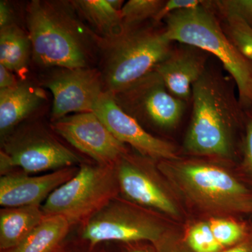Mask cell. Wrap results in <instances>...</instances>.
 I'll use <instances>...</instances> for the list:
<instances>
[{"label":"cell","instance_id":"obj_4","mask_svg":"<svg viewBox=\"0 0 252 252\" xmlns=\"http://www.w3.org/2000/svg\"><path fill=\"white\" fill-rule=\"evenodd\" d=\"M151 23L124 27L112 39H100L102 79L106 92L115 94L140 80L167 57L172 41L165 28Z\"/></svg>","mask_w":252,"mask_h":252},{"label":"cell","instance_id":"obj_26","mask_svg":"<svg viewBox=\"0 0 252 252\" xmlns=\"http://www.w3.org/2000/svg\"><path fill=\"white\" fill-rule=\"evenodd\" d=\"M239 170L246 182L252 186V114L245 116V130L243 143V157Z\"/></svg>","mask_w":252,"mask_h":252},{"label":"cell","instance_id":"obj_20","mask_svg":"<svg viewBox=\"0 0 252 252\" xmlns=\"http://www.w3.org/2000/svg\"><path fill=\"white\" fill-rule=\"evenodd\" d=\"M31 55L32 43L28 32L16 24L0 30V64L25 79Z\"/></svg>","mask_w":252,"mask_h":252},{"label":"cell","instance_id":"obj_11","mask_svg":"<svg viewBox=\"0 0 252 252\" xmlns=\"http://www.w3.org/2000/svg\"><path fill=\"white\" fill-rule=\"evenodd\" d=\"M56 69L42 81V86L54 97L52 122L70 114L94 112L105 92L100 70L92 67Z\"/></svg>","mask_w":252,"mask_h":252},{"label":"cell","instance_id":"obj_23","mask_svg":"<svg viewBox=\"0 0 252 252\" xmlns=\"http://www.w3.org/2000/svg\"><path fill=\"white\" fill-rule=\"evenodd\" d=\"M182 232L186 243L193 252H220L224 250L212 233L208 219L187 223Z\"/></svg>","mask_w":252,"mask_h":252},{"label":"cell","instance_id":"obj_32","mask_svg":"<svg viewBox=\"0 0 252 252\" xmlns=\"http://www.w3.org/2000/svg\"><path fill=\"white\" fill-rule=\"evenodd\" d=\"M220 252H252V234L242 243L224 249Z\"/></svg>","mask_w":252,"mask_h":252},{"label":"cell","instance_id":"obj_5","mask_svg":"<svg viewBox=\"0 0 252 252\" xmlns=\"http://www.w3.org/2000/svg\"><path fill=\"white\" fill-rule=\"evenodd\" d=\"M165 34L170 41L193 46L214 55L230 73L238 86L240 104L245 107L252 63L235 48L226 36L210 1L181 9L165 19Z\"/></svg>","mask_w":252,"mask_h":252},{"label":"cell","instance_id":"obj_10","mask_svg":"<svg viewBox=\"0 0 252 252\" xmlns=\"http://www.w3.org/2000/svg\"><path fill=\"white\" fill-rule=\"evenodd\" d=\"M112 95L121 109L143 127L145 124L161 131L178 126L187 104L170 94L155 70Z\"/></svg>","mask_w":252,"mask_h":252},{"label":"cell","instance_id":"obj_2","mask_svg":"<svg viewBox=\"0 0 252 252\" xmlns=\"http://www.w3.org/2000/svg\"><path fill=\"white\" fill-rule=\"evenodd\" d=\"M32 55L43 67H91L100 38L82 21L72 1L32 0L26 9Z\"/></svg>","mask_w":252,"mask_h":252},{"label":"cell","instance_id":"obj_18","mask_svg":"<svg viewBox=\"0 0 252 252\" xmlns=\"http://www.w3.org/2000/svg\"><path fill=\"white\" fill-rule=\"evenodd\" d=\"M87 26L101 39H109L124 29L122 10L115 9L109 0L71 1Z\"/></svg>","mask_w":252,"mask_h":252},{"label":"cell","instance_id":"obj_31","mask_svg":"<svg viewBox=\"0 0 252 252\" xmlns=\"http://www.w3.org/2000/svg\"><path fill=\"white\" fill-rule=\"evenodd\" d=\"M123 245L124 252H157L153 244L148 242H139Z\"/></svg>","mask_w":252,"mask_h":252},{"label":"cell","instance_id":"obj_19","mask_svg":"<svg viewBox=\"0 0 252 252\" xmlns=\"http://www.w3.org/2000/svg\"><path fill=\"white\" fill-rule=\"evenodd\" d=\"M71 227L64 217L46 216L17 246L1 252H56Z\"/></svg>","mask_w":252,"mask_h":252},{"label":"cell","instance_id":"obj_3","mask_svg":"<svg viewBox=\"0 0 252 252\" xmlns=\"http://www.w3.org/2000/svg\"><path fill=\"white\" fill-rule=\"evenodd\" d=\"M191 119L184 150L192 157L229 162L235 156V131L241 104L228 81L207 68L192 89Z\"/></svg>","mask_w":252,"mask_h":252},{"label":"cell","instance_id":"obj_7","mask_svg":"<svg viewBox=\"0 0 252 252\" xmlns=\"http://www.w3.org/2000/svg\"><path fill=\"white\" fill-rule=\"evenodd\" d=\"M115 169L122 198L172 223L187 220V209L157 161L128 151L116 163Z\"/></svg>","mask_w":252,"mask_h":252},{"label":"cell","instance_id":"obj_17","mask_svg":"<svg viewBox=\"0 0 252 252\" xmlns=\"http://www.w3.org/2000/svg\"><path fill=\"white\" fill-rule=\"evenodd\" d=\"M41 206L3 207L0 210V250L17 246L45 217Z\"/></svg>","mask_w":252,"mask_h":252},{"label":"cell","instance_id":"obj_21","mask_svg":"<svg viewBox=\"0 0 252 252\" xmlns=\"http://www.w3.org/2000/svg\"><path fill=\"white\" fill-rule=\"evenodd\" d=\"M211 6L228 39L244 57L252 63V25L240 15L219 7L214 1H211Z\"/></svg>","mask_w":252,"mask_h":252},{"label":"cell","instance_id":"obj_25","mask_svg":"<svg viewBox=\"0 0 252 252\" xmlns=\"http://www.w3.org/2000/svg\"><path fill=\"white\" fill-rule=\"evenodd\" d=\"M153 245L157 252H193L186 243L183 232L175 225L170 227Z\"/></svg>","mask_w":252,"mask_h":252},{"label":"cell","instance_id":"obj_6","mask_svg":"<svg viewBox=\"0 0 252 252\" xmlns=\"http://www.w3.org/2000/svg\"><path fill=\"white\" fill-rule=\"evenodd\" d=\"M114 166L81 163L76 175L54 190L41 205L45 216H61L82 225L111 200L119 196Z\"/></svg>","mask_w":252,"mask_h":252},{"label":"cell","instance_id":"obj_15","mask_svg":"<svg viewBox=\"0 0 252 252\" xmlns=\"http://www.w3.org/2000/svg\"><path fill=\"white\" fill-rule=\"evenodd\" d=\"M183 45L172 49L154 70L172 95L187 102L191 99L193 86L207 69L210 54L193 46Z\"/></svg>","mask_w":252,"mask_h":252},{"label":"cell","instance_id":"obj_33","mask_svg":"<svg viewBox=\"0 0 252 252\" xmlns=\"http://www.w3.org/2000/svg\"><path fill=\"white\" fill-rule=\"evenodd\" d=\"M250 105H252V77L249 84L248 95H247L246 104L245 107Z\"/></svg>","mask_w":252,"mask_h":252},{"label":"cell","instance_id":"obj_1","mask_svg":"<svg viewBox=\"0 0 252 252\" xmlns=\"http://www.w3.org/2000/svg\"><path fill=\"white\" fill-rule=\"evenodd\" d=\"M157 165L187 210L203 219L252 215V189L228 162L179 157Z\"/></svg>","mask_w":252,"mask_h":252},{"label":"cell","instance_id":"obj_29","mask_svg":"<svg viewBox=\"0 0 252 252\" xmlns=\"http://www.w3.org/2000/svg\"><path fill=\"white\" fill-rule=\"evenodd\" d=\"M14 12L8 1H0V30L14 26Z\"/></svg>","mask_w":252,"mask_h":252},{"label":"cell","instance_id":"obj_35","mask_svg":"<svg viewBox=\"0 0 252 252\" xmlns=\"http://www.w3.org/2000/svg\"></svg>","mask_w":252,"mask_h":252},{"label":"cell","instance_id":"obj_27","mask_svg":"<svg viewBox=\"0 0 252 252\" xmlns=\"http://www.w3.org/2000/svg\"><path fill=\"white\" fill-rule=\"evenodd\" d=\"M204 2L205 1L201 0H167L165 1L158 14L152 22L158 26L172 13L181 9L197 7L203 4Z\"/></svg>","mask_w":252,"mask_h":252},{"label":"cell","instance_id":"obj_24","mask_svg":"<svg viewBox=\"0 0 252 252\" xmlns=\"http://www.w3.org/2000/svg\"><path fill=\"white\" fill-rule=\"evenodd\" d=\"M165 1L162 0H130L123 6L122 17L124 27H135L153 21Z\"/></svg>","mask_w":252,"mask_h":252},{"label":"cell","instance_id":"obj_13","mask_svg":"<svg viewBox=\"0 0 252 252\" xmlns=\"http://www.w3.org/2000/svg\"><path fill=\"white\" fill-rule=\"evenodd\" d=\"M94 112L116 138L126 145L130 146L137 154L157 162L180 157L175 144L150 133L140 123L122 110L109 92L105 91L101 96Z\"/></svg>","mask_w":252,"mask_h":252},{"label":"cell","instance_id":"obj_22","mask_svg":"<svg viewBox=\"0 0 252 252\" xmlns=\"http://www.w3.org/2000/svg\"><path fill=\"white\" fill-rule=\"evenodd\" d=\"M208 220L212 233L223 249L238 245L252 234V228L236 217H214Z\"/></svg>","mask_w":252,"mask_h":252},{"label":"cell","instance_id":"obj_9","mask_svg":"<svg viewBox=\"0 0 252 252\" xmlns=\"http://www.w3.org/2000/svg\"><path fill=\"white\" fill-rule=\"evenodd\" d=\"M3 138L0 152L1 175L15 167L21 168L24 174H31L53 172L82 163L79 156L37 124L23 126Z\"/></svg>","mask_w":252,"mask_h":252},{"label":"cell","instance_id":"obj_14","mask_svg":"<svg viewBox=\"0 0 252 252\" xmlns=\"http://www.w3.org/2000/svg\"><path fill=\"white\" fill-rule=\"evenodd\" d=\"M79 167H69L39 176L6 174L0 178L3 207L41 206L56 189L72 178Z\"/></svg>","mask_w":252,"mask_h":252},{"label":"cell","instance_id":"obj_28","mask_svg":"<svg viewBox=\"0 0 252 252\" xmlns=\"http://www.w3.org/2000/svg\"><path fill=\"white\" fill-rule=\"evenodd\" d=\"M215 3L219 7L240 15L252 25V0H225Z\"/></svg>","mask_w":252,"mask_h":252},{"label":"cell","instance_id":"obj_12","mask_svg":"<svg viewBox=\"0 0 252 252\" xmlns=\"http://www.w3.org/2000/svg\"><path fill=\"white\" fill-rule=\"evenodd\" d=\"M51 128L98 165L114 166L128 152L94 112L66 116L52 122Z\"/></svg>","mask_w":252,"mask_h":252},{"label":"cell","instance_id":"obj_34","mask_svg":"<svg viewBox=\"0 0 252 252\" xmlns=\"http://www.w3.org/2000/svg\"><path fill=\"white\" fill-rule=\"evenodd\" d=\"M62 252V250H61V249H60L59 250H58V251L56 252Z\"/></svg>","mask_w":252,"mask_h":252},{"label":"cell","instance_id":"obj_8","mask_svg":"<svg viewBox=\"0 0 252 252\" xmlns=\"http://www.w3.org/2000/svg\"><path fill=\"white\" fill-rule=\"evenodd\" d=\"M174 223L119 196L81 225V237L91 250L104 242L154 244Z\"/></svg>","mask_w":252,"mask_h":252},{"label":"cell","instance_id":"obj_16","mask_svg":"<svg viewBox=\"0 0 252 252\" xmlns=\"http://www.w3.org/2000/svg\"><path fill=\"white\" fill-rule=\"evenodd\" d=\"M45 91L23 79L9 89H0V132L1 137L14 130L44 103Z\"/></svg>","mask_w":252,"mask_h":252},{"label":"cell","instance_id":"obj_30","mask_svg":"<svg viewBox=\"0 0 252 252\" xmlns=\"http://www.w3.org/2000/svg\"><path fill=\"white\" fill-rule=\"evenodd\" d=\"M14 73L0 64V89H9L18 84Z\"/></svg>","mask_w":252,"mask_h":252}]
</instances>
